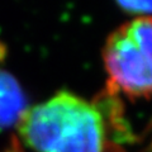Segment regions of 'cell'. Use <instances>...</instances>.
Masks as SVG:
<instances>
[{"instance_id": "cell-4", "label": "cell", "mask_w": 152, "mask_h": 152, "mask_svg": "<svg viewBox=\"0 0 152 152\" xmlns=\"http://www.w3.org/2000/svg\"><path fill=\"white\" fill-rule=\"evenodd\" d=\"M124 10L147 15L152 13V0H117Z\"/></svg>"}, {"instance_id": "cell-1", "label": "cell", "mask_w": 152, "mask_h": 152, "mask_svg": "<svg viewBox=\"0 0 152 152\" xmlns=\"http://www.w3.org/2000/svg\"><path fill=\"white\" fill-rule=\"evenodd\" d=\"M15 129L23 146L36 152H127L129 137L117 93L109 89L91 102L58 91L27 107Z\"/></svg>"}, {"instance_id": "cell-2", "label": "cell", "mask_w": 152, "mask_h": 152, "mask_svg": "<svg viewBox=\"0 0 152 152\" xmlns=\"http://www.w3.org/2000/svg\"><path fill=\"white\" fill-rule=\"evenodd\" d=\"M108 89L129 98L152 95V17L143 15L112 32L103 47Z\"/></svg>"}, {"instance_id": "cell-5", "label": "cell", "mask_w": 152, "mask_h": 152, "mask_svg": "<svg viewBox=\"0 0 152 152\" xmlns=\"http://www.w3.org/2000/svg\"><path fill=\"white\" fill-rule=\"evenodd\" d=\"M0 152H26V150H24L23 143L18 140V137L13 136L12 137V142L9 143V146L5 147V148H4L3 151H0Z\"/></svg>"}, {"instance_id": "cell-3", "label": "cell", "mask_w": 152, "mask_h": 152, "mask_svg": "<svg viewBox=\"0 0 152 152\" xmlns=\"http://www.w3.org/2000/svg\"><path fill=\"white\" fill-rule=\"evenodd\" d=\"M27 107L26 95L18 80L0 69V128L15 127Z\"/></svg>"}]
</instances>
